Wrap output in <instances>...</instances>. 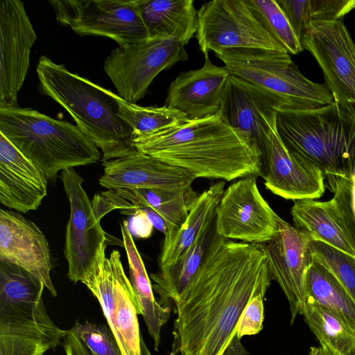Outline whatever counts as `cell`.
<instances>
[{
  "label": "cell",
  "instance_id": "obj_1",
  "mask_svg": "<svg viewBox=\"0 0 355 355\" xmlns=\"http://www.w3.org/2000/svg\"><path fill=\"white\" fill-rule=\"evenodd\" d=\"M272 279L261 244L234 241L214 230L201 264L175 306L170 355H223L245 307Z\"/></svg>",
  "mask_w": 355,
  "mask_h": 355
},
{
  "label": "cell",
  "instance_id": "obj_2",
  "mask_svg": "<svg viewBox=\"0 0 355 355\" xmlns=\"http://www.w3.org/2000/svg\"><path fill=\"white\" fill-rule=\"evenodd\" d=\"M141 153L182 168L196 178L231 181L260 175V150L243 139L216 114L133 136Z\"/></svg>",
  "mask_w": 355,
  "mask_h": 355
},
{
  "label": "cell",
  "instance_id": "obj_3",
  "mask_svg": "<svg viewBox=\"0 0 355 355\" xmlns=\"http://www.w3.org/2000/svg\"><path fill=\"white\" fill-rule=\"evenodd\" d=\"M42 94L57 102L103 153V162L130 155L134 130L118 114L115 93L69 71L45 55L37 65Z\"/></svg>",
  "mask_w": 355,
  "mask_h": 355
},
{
  "label": "cell",
  "instance_id": "obj_4",
  "mask_svg": "<svg viewBox=\"0 0 355 355\" xmlns=\"http://www.w3.org/2000/svg\"><path fill=\"white\" fill-rule=\"evenodd\" d=\"M276 126L287 148L322 171L331 192L339 177L355 182L354 105L334 100L315 110H282Z\"/></svg>",
  "mask_w": 355,
  "mask_h": 355
},
{
  "label": "cell",
  "instance_id": "obj_5",
  "mask_svg": "<svg viewBox=\"0 0 355 355\" xmlns=\"http://www.w3.org/2000/svg\"><path fill=\"white\" fill-rule=\"evenodd\" d=\"M0 133L45 174L97 162L98 148L76 125L29 107L0 106Z\"/></svg>",
  "mask_w": 355,
  "mask_h": 355
},
{
  "label": "cell",
  "instance_id": "obj_6",
  "mask_svg": "<svg viewBox=\"0 0 355 355\" xmlns=\"http://www.w3.org/2000/svg\"><path fill=\"white\" fill-rule=\"evenodd\" d=\"M214 53L232 75L272 94L285 110H315L334 101L327 86L306 78L286 51L236 49Z\"/></svg>",
  "mask_w": 355,
  "mask_h": 355
},
{
  "label": "cell",
  "instance_id": "obj_7",
  "mask_svg": "<svg viewBox=\"0 0 355 355\" xmlns=\"http://www.w3.org/2000/svg\"><path fill=\"white\" fill-rule=\"evenodd\" d=\"M107 241L80 282L98 300L109 328L123 355H141L138 315H141L134 289L116 250L106 256Z\"/></svg>",
  "mask_w": 355,
  "mask_h": 355
},
{
  "label": "cell",
  "instance_id": "obj_8",
  "mask_svg": "<svg viewBox=\"0 0 355 355\" xmlns=\"http://www.w3.org/2000/svg\"><path fill=\"white\" fill-rule=\"evenodd\" d=\"M188 60L184 45L168 37H154L114 49L105 59V73L118 95L136 104L163 70Z\"/></svg>",
  "mask_w": 355,
  "mask_h": 355
},
{
  "label": "cell",
  "instance_id": "obj_9",
  "mask_svg": "<svg viewBox=\"0 0 355 355\" xmlns=\"http://www.w3.org/2000/svg\"><path fill=\"white\" fill-rule=\"evenodd\" d=\"M57 21L81 35L108 37L124 46L149 37L139 0H50Z\"/></svg>",
  "mask_w": 355,
  "mask_h": 355
},
{
  "label": "cell",
  "instance_id": "obj_10",
  "mask_svg": "<svg viewBox=\"0 0 355 355\" xmlns=\"http://www.w3.org/2000/svg\"><path fill=\"white\" fill-rule=\"evenodd\" d=\"M200 51L225 49L286 51L257 19L245 0H214L198 10L196 34Z\"/></svg>",
  "mask_w": 355,
  "mask_h": 355
},
{
  "label": "cell",
  "instance_id": "obj_11",
  "mask_svg": "<svg viewBox=\"0 0 355 355\" xmlns=\"http://www.w3.org/2000/svg\"><path fill=\"white\" fill-rule=\"evenodd\" d=\"M257 177L239 178L225 189L214 219L218 235L253 244H263L276 236L279 216L261 194Z\"/></svg>",
  "mask_w": 355,
  "mask_h": 355
},
{
  "label": "cell",
  "instance_id": "obj_12",
  "mask_svg": "<svg viewBox=\"0 0 355 355\" xmlns=\"http://www.w3.org/2000/svg\"><path fill=\"white\" fill-rule=\"evenodd\" d=\"M301 44L322 69L334 100L355 105V44L343 21H311Z\"/></svg>",
  "mask_w": 355,
  "mask_h": 355
},
{
  "label": "cell",
  "instance_id": "obj_13",
  "mask_svg": "<svg viewBox=\"0 0 355 355\" xmlns=\"http://www.w3.org/2000/svg\"><path fill=\"white\" fill-rule=\"evenodd\" d=\"M261 177L266 187L286 200L318 199L324 193V176L311 161L289 149L279 137L276 123L260 147Z\"/></svg>",
  "mask_w": 355,
  "mask_h": 355
},
{
  "label": "cell",
  "instance_id": "obj_14",
  "mask_svg": "<svg viewBox=\"0 0 355 355\" xmlns=\"http://www.w3.org/2000/svg\"><path fill=\"white\" fill-rule=\"evenodd\" d=\"M60 178L70 205L64 250L68 263L67 277L77 283L92 266L98 249L107 238L82 186L83 178L73 168L61 171Z\"/></svg>",
  "mask_w": 355,
  "mask_h": 355
},
{
  "label": "cell",
  "instance_id": "obj_15",
  "mask_svg": "<svg viewBox=\"0 0 355 355\" xmlns=\"http://www.w3.org/2000/svg\"><path fill=\"white\" fill-rule=\"evenodd\" d=\"M37 40L24 3L0 0V106L17 107Z\"/></svg>",
  "mask_w": 355,
  "mask_h": 355
},
{
  "label": "cell",
  "instance_id": "obj_16",
  "mask_svg": "<svg viewBox=\"0 0 355 355\" xmlns=\"http://www.w3.org/2000/svg\"><path fill=\"white\" fill-rule=\"evenodd\" d=\"M277 223L276 236L261 245L271 279L277 282L288 302L292 324L306 302V273L312 261L309 243L314 239L280 217Z\"/></svg>",
  "mask_w": 355,
  "mask_h": 355
},
{
  "label": "cell",
  "instance_id": "obj_17",
  "mask_svg": "<svg viewBox=\"0 0 355 355\" xmlns=\"http://www.w3.org/2000/svg\"><path fill=\"white\" fill-rule=\"evenodd\" d=\"M285 109L272 94L231 74L218 114L239 136L260 150L270 126Z\"/></svg>",
  "mask_w": 355,
  "mask_h": 355
},
{
  "label": "cell",
  "instance_id": "obj_18",
  "mask_svg": "<svg viewBox=\"0 0 355 355\" xmlns=\"http://www.w3.org/2000/svg\"><path fill=\"white\" fill-rule=\"evenodd\" d=\"M0 260L26 270L39 279L53 297L57 296L46 236L33 222L3 209H0Z\"/></svg>",
  "mask_w": 355,
  "mask_h": 355
},
{
  "label": "cell",
  "instance_id": "obj_19",
  "mask_svg": "<svg viewBox=\"0 0 355 355\" xmlns=\"http://www.w3.org/2000/svg\"><path fill=\"white\" fill-rule=\"evenodd\" d=\"M99 184L111 190L189 189L196 178L187 170L149 155L135 152L103 162Z\"/></svg>",
  "mask_w": 355,
  "mask_h": 355
},
{
  "label": "cell",
  "instance_id": "obj_20",
  "mask_svg": "<svg viewBox=\"0 0 355 355\" xmlns=\"http://www.w3.org/2000/svg\"><path fill=\"white\" fill-rule=\"evenodd\" d=\"M231 76L224 67L214 64L205 54L203 66L184 71L168 87L166 106L177 110L188 119H200L218 114Z\"/></svg>",
  "mask_w": 355,
  "mask_h": 355
},
{
  "label": "cell",
  "instance_id": "obj_21",
  "mask_svg": "<svg viewBox=\"0 0 355 355\" xmlns=\"http://www.w3.org/2000/svg\"><path fill=\"white\" fill-rule=\"evenodd\" d=\"M47 178L0 133V202L19 212L36 210L47 194Z\"/></svg>",
  "mask_w": 355,
  "mask_h": 355
},
{
  "label": "cell",
  "instance_id": "obj_22",
  "mask_svg": "<svg viewBox=\"0 0 355 355\" xmlns=\"http://www.w3.org/2000/svg\"><path fill=\"white\" fill-rule=\"evenodd\" d=\"M67 333L53 322L44 304L31 311L0 315V355H44L62 345Z\"/></svg>",
  "mask_w": 355,
  "mask_h": 355
},
{
  "label": "cell",
  "instance_id": "obj_23",
  "mask_svg": "<svg viewBox=\"0 0 355 355\" xmlns=\"http://www.w3.org/2000/svg\"><path fill=\"white\" fill-rule=\"evenodd\" d=\"M225 185V181L220 180L197 196L184 221L172 234L164 236L159 257V266L175 261L191 248L200 234L214 223Z\"/></svg>",
  "mask_w": 355,
  "mask_h": 355
},
{
  "label": "cell",
  "instance_id": "obj_24",
  "mask_svg": "<svg viewBox=\"0 0 355 355\" xmlns=\"http://www.w3.org/2000/svg\"><path fill=\"white\" fill-rule=\"evenodd\" d=\"M139 6L149 37L172 38L185 46L196 34L193 0H139Z\"/></svg>",
  "mask_w": 355,
  "mask_h": 355
},
{
  "label": "cell",
  "instance_id": "obj_25",
  "mask_svg": "<svg viewBox=\"0 0 355 355\" xmlns=\"http://www.w3.org/2000/svg\"><path fill=\"white\" fill-rule=\"evenodd\" d=\"M214 232V223L200 234L186 253L171 263L159 266V271L150 275L161 306L171 307L180 301L201 264Z\"/></svg>",
  "mask_w": 355,
  "mask_h": 355
},
{
  "label": "cell",
  "instance_id": "obj_26",
  "mask_svg": "<svg viewBox=\"0 0 355 355\" xmlns=\"http://www.w3.org/2000/svg\"><path fill=\"white\" fill-rule=\"evenodd\" d=\"M121 231L128 262L130 281L148 331L153 340L154 348L157 351L162 328L169 319L171 309L161 306L155 298L150 277L125 220L121 224Z\"/></svg>",
  "mask_w": 355,
  "mask_h": 355
},
{
  "label": "cell",
  "instance_id": "obj_27",
  "mask_svg": "<svg viewBox=\"0 0 355 355\" xmlns=\"http://www.w3.org/2000/svg\"><path fill=\"white\" fill-rule=\"evenodd\" d=\"M291 214L296 228L308 233L315 241L355 257L332 199L294 200Z\"/></svg>",
  "mask_w": 355,
  "mask_h": 355
},
{
  "label": "cell",
  "instance_id": "obj_28",
  "mask_svg": "<svg viewBox=\"0 0 355 355\" xmlns=\"http://www.w3.org/2000/svg\"><path fill=\"white\" fill-rule=\"evenodd\" d=\"M114 193L135 205H146L164 220L167 231L175 232L186 219L197 193L189 189H116Z\"/></svg>",
  "mask_w": 355,
  "mask_h": 355
},
{
  "label": "cell",
  "instance_id": "obj_29",
  "mask_svg": "<svg viewBox=\"0 0 355 355\" xmlns=\"http://www.w3.org/2000/svg\"><path fill=\"white\" fill-rule=\"evenodd\" d=\"M306 300L334 312L355 331V302L333 273L313 260L306 273Z\"/></svg>",
  "mask_w": 355,
  "mask_h": 355
},
{
  "label": "cell",
  "instance_id": "obj_30",
  "mask_svg": "<svg viewBox=\"0 0 355 355\" xmlns=\"http://www.w3.org/2000/svg\"><path fill=\"white\" fill-rule=\"evenodd\" d=\"M300 315L320 345H325L338 355L355 352V331L334 312L306 300Z\"/></svg>",
  "mask_w": 355,
  "mask_h": 355
},
{
  "label": "cell",
  "instance_id": "obj_31",
  "mask_svg": "<svg viewBox=\"0 0 355 355\" xmlns=\"http://www.w3.org/2000/svg\"><path fill=\"white\" fill-rule=\"evenodd\" d=\"M280 6L295 35L301 38L311 21L341 20L355 8V0H282Z\"/></svg>",
  "mask_w": 355,
  "mask_h": 355
},
{
  "label": "cell",
  "instance_id": "obj_32",
  "mask_svg": "<svg viewBox=\"0 0 355 355\" xmlns=\"http://www.w3.org/2000/svg\"><path fill=\"white\" fill-rule=\"evenodd\" d=\"M115 97L119 103L118 114L132 128L134 135L150 134L188 119L182 112L166 105L143 107L116 94Z\"/></svg>",
  "mask_w": 355,
  "mask_h": 355
},
{
  "label": "cell",
  "instance_id": "obj_33",
  "mask_svg": "<svg viewBox=\"0 0 355 355\" xmlns=\"http://www.w3.org/2000/svg\"><path fill=\"white\" fill-rule=\"evenodd\" d=\"M257 19L289 55L303 50L282 9L275 0H245Z\"/></svg>",
  "mask_w": 355,
  "mask_h": 355
},
{
  "label": "cell",
  "instance_id": "obj_34",
  "mask_svg": "<svg viewBox=\"0 0 355 355\" xmlns=\"http://www.w3.org/2000/svg\"><path fill=\"white\" fill-rule=\"evenodd\" d=\"M312 260L326 267L355 302V257L320 241L309 243Z\"/></svg>",
  "mask_w": 355,
  "mask_h": 355
},
{
  "label": "cell",
  "instance_id": "obj_35",
  "mask_svg": "<svg viewBox=\"0 0 355 355\" xmlns=\"http://www.w3.org/2000/svg\"><path fill=\"white\" fill-rule=\"evenodd\" d=\"M331 198L349 242L355 252V182L344 177L337 178Z\"/></svg>",
  "mask_w": 355,
  "mask_h": 355
},
{
  "label": "cell",
  "instance_id": "obj_36",
  "mask_svg": "<svg viewBox=\"0 0 355 355\" xmlns=\"http://www.w3.org/2000/svg\"><path fill=\"white\" fill-rule=\"evenodd\" d=\"M71 329L94 355H123L113 334L105 325L76 321Z\"/></svg>",
  "mask_w": 355,
  "mask_h": 355
},
{
  "label": "cell",
  "instance_id": "obj_37",
  "mask_svg": "<svg viewBox=\"0 0 355 355\" xmlns=\"http://www.w3.org/2000/svg\"><path fill=\"white\" fill-rule=\"evenodd\" d=\"M264 296L261 294L254 296L245 307L236 325V336L238 338L257 334L262 330Z\"/></svg>",
  "mask_w": 355,
  "mask_h": 355
},
{
  "label": "cell",
  "instance_id": "obj_38",
  "mask_svg": "<svg viewBox=\"0 0 355 355\" xmlns=\"http://www.w3.org/2000/svg\"><path fill=\"white\" fill-rule=\"evenodd\" d=\"M121 213L131 216L126 223L132 237L146 239L151 236L154 227L142 210L132 206L129 209L122 210Z\"/></svg>",
  "mask_w": 355,
  "mask_h": 355
},
{
  "label": "cell",
  "instance_id": "obj_39",
  "mask_svg": "<svg viewBox=\"0 0 355 355\" xmlns=\"http://www.w3.org/2000/svg\"><path fill=\"white\" fill-rule=\"evenodd\" d=\"M62 345L66 355H94L71 328L68 329L67 334L62 340ZM141 355H153L142 336L141 338Z\"/></svg>",
  "mask_w": 355,
  "mask_h": 355
},
{
  "label": "cell",
  "instance_id": "obj_40",
  "mask_svg": "<svg viewBox=\"0 0 355 355\" xmlns=\"http://www.w3.org/2000/svg\"><path fill=\"white\" fill-rule=\"evenodd\" d=\"M135 209L142 210L148 217L153 227L162 232L164 235L167 231L166 224L164 220L155 211L146 205H135Z\"/></svg>",
  "mask_w": 355,
  "mask_h": 355
},
{
  "label": "cell",
  "instance_id": "obj_41",
  "mask_svg": "<svg viewBox=\"0 0 355 355\" xmlns=\"http://www.w3.org/2000/svg\"><path fill=\"white\" fill-rule=\"evenodd\" d=\"M248 352L236 336L233 338L223 355H248Z\"/></svg>",
  "mask_w": 355,
  "mask_h": 355
},
{
  "label": "cell",
  "instance_id": "obj_42",
  "mask_svg": "<svg viewBox=\"0 0 355 355\" xmlns=\"http://www.w3.org/2000/svg\"><path fill=\"white\" fill-rule=\"evenodd\" d=\"M320 348L322 355H338L331 349L325 345H320Z\"/></svg>",
  "mask_w": 355,
  "mask_h": 355
},
{
  "label": "cell",
  "instance_id": "obj_43",
  "mask_svg": "<svg viewBox=\"0 0 355 355\" xmlns=\"http://www.w3.org/2000/svg\"><path fill=\"white\" fill-rule=\"evenodd\" d=\"M309 355H322L320 347H311L310 349Z\"/></svg>",
  "mask_w": 355,
  "mask_h": 355
},
{
  "label": "cell",
  "instance_id": "obj_44",
  "mask_svg": "<svg viewBox=\"0 0 355 355\" xmlns=\"http://www.w3.org/2000/svg\"><path fill=\"white\" fill-rule=\"evenodd\" d=\"M352 355H355V352Z\"/></svg>",
  "mask_w": 355,
  "mask_h": 355
}]
</instances>
